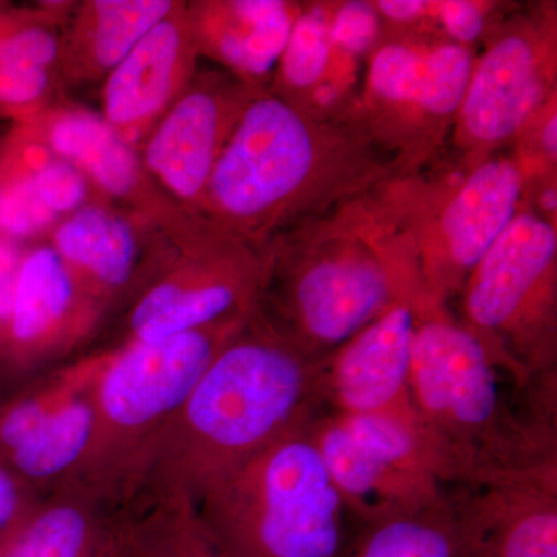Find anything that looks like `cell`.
<instances>
[{"instance_id":"1f68e13d","label":"cell","mask_w":557,"mask_h":557,"mask_svg":"<svg viewBox=\"0 0 557 557\" xmlns=\"http://www.w3.org/2000/svg\"><path fill=\"white\" fill-rule=\"evenodd\" d=\"M25 248L9 237L0 236V354L9 335L14 288Z\"/></svg>"},{"instance_id":"484cf974","label":"cell","mask_w":557,"mask_h":557,"mask_svg":"<svg viewBox=\"0 0 557 557\" xmlns=\"http://www.w3.org/2000/svg\"><path fill=\"white\" fill-rule=\"evenodd\" d=\"M332 65L329 7H300L267 90L282 100L300 106L314 87L330 78Z\"/></svg>"},{"instance_id":"603a6c76","label":"cell","mask_w":557,"mask_h":557,"mask_svg":"<svg viewBox=\"0 0 557 557\" xmlns=\"http://www.w3.org/2000/svg\"><path fill=\"white\" fill-rule=\"evenodd\" d=\"M94 387L95 383L39 418L0 454V461L39 496L78 478L94 437Z\"/></svg>"},{"instance_id":"f546056e","label":"cell","mask_w":557,"mask_h":557,"mask_svg":"<svg viewBox=\"0 0 557 557\" xmlns=\"http://www.w3.org/2000/svg\"><path fill=\"white\" fill-rule=\"evenodd\" d=\"M432 13L437 17L446 38L469 47L482 38L486 30L487 10L479 2L445 0L432 2Z\"/></svg>"},{"instance_id":"30bf717a","label":"cell","mask_w":557,"mask_h":557,"mask_svg":"<svg viewBox=\"0 0 557 557\" xmlns=\"http://www.w3.org/2000/svg\"><path fill=\"white\" fill-rule=\"evenodd\" d=\"M527 177L515 159L479 161L418 207H392L409 234L424 296L449 306L480 260L519 214Z\"/></svg>"},{"instance_id":"e0dca14e","label":"cell","mask_w":557,"mask_h":557,"mask_svg":"<svg viewBox=\"0 0 557 557\" xmlns=\"http://www.w3.org/2000/svg\"><path fill=\"white\" fill-rule=\"evenodd\" d=\"M460 557H557V469L461 487Z\"/></svg>"},{"instance_id":"8992f818","label":"cell","mask_w":557,"mask_h":557,"mask_svg":"<svg viewBox=\"0 0 557 557\" xmlns=\"http://www.w3.org/2000/svg\"><path fill=\"white\" fill-rule=\"evenodd\" d=\"M249 317L156 343L102 348L104 362L94 387V437L75 483L116 511L129 507L141 493L164 428Z\"/></svg>"},{"instance_id":"d6986e66","label":"cell","mask_w":557,"mask_h":557,"mask_svg":"<svg viewBox=\"0 0 557 557\" xmlns=\"http://www.w3.org/2000/svg\"><path fill=\"white\" fill-rule=\"evenodd\" d=\"M310 432L348 516L361 525L434 507L448 497L434 475L401 467L359 443L336 413L314 418Z\"/></svg>"},{"instance_id":"836d02e7","label":"cell","mask_w":557,"mask_h":557,"mask_svg":"<svg viewBox=\"0 0 557 557\" xmlns=\"http://www.w3.org/2000/svg\"><path fill=\"white\" fill-rule=\"evenodd\" d=\"M545 119L541 121V127H539V148H541L542 152L545 153V156L548 157V160H556V153H557V145H556V137H557V116H556V110L547 109L544 112Z\"/></svg>"},{"instance_id":"5b68a950","label":"cell","mask_w":557,"mask_h":557,"mask_svg":"<svg viewBox=\"0 0 557 557\" xmlns=\"http://www.w3.org/2000/svg\"><path fill=\"white\" fill-rule=\"evenodd\" d=\"M311 421L190 498L220 556L343 555L348 512L311 438Z\"/></svg>"},{"instance_id":"5bb4252c","label":"cell","mask_w":557,"mask_h":557,"mask_svg":"<svg viewBox=\"0 0 557 557\" xmlns=\"http://www.w3.org/2000/svg\"><path fill=\"white\" fill-rule=\"evenodd\" d=\"M423 300L399 295L379 318L322 361V398L338 416L417 417L410 366Z\"/></svg>"},{"instance_id":"7c38bea8","label":"cell","mask_w":557,"mask_h":557,"mask_svg":"<svg viewBox=\"0 0 557 557\" xmlns=\"http://www.w3.org/2000/svg\"><path fill=\"white\" fill-rule=\"evenodd\" d=\"M252 89L222 69L199 70L138 146L146 174L180 208L196 212Z\"/></svg>"},{"instance_id":"6da1fadb","label":"cell","mask_w":557,"mask_h":557,"mask_svg":"<svg viewBox=\"0 0 557 557\" xmlns=\"http://www.w3.org/2000/svg\"><path fill=\"white\" fill-rule=\"evenodd\" d=\"M383 156L354 121L313 115L265 90L242 113L196 214L263 252L359 199L386 172Z\"/></svg>"},{"instance_id":"ba28073f","label":"cell","mask_w":557,"mask_h":557,"mask_svg":"<svg viewBox=\"0 0 557 557\" xmlns=\"http://www.w3.org/2000/svg\"><path fill=\"white\" fill-rule=\"evenodd\" d=\"M458 299L461 324L516 391L556 375L557 236L549 220L520 209Z\"/></svg>"},{"instance_id":"4fadbf2b","label":"cell","mask_w":557,"mask_h":557,"mask_svg":"<svg viewBox=\"0 0 557 557\" xmlns=\"http://www.w3.org/2000/svg\"><path fill=\"white\" fill-rule=\"evenodd\" d=\"M108 313L49 242L28 245L17 271L0 376L27 379L65 361L89 343Z\"/></svg>"},{"instance_id":"4dcf8cb0","label":"cell","mask_w":557,"mask_h":557,"mask_svg":"<svg viewBox=\"0 0 557 557\" xmlns=\"http://www.w3.org/2000/svg\"><path fill=\"white\" fill-rule=\"evenodd\" d=\"M40 497L0 461V541L30 515Z\"/></svg>"},{"instance_id":"ac0fdd59","label":"cell","mask_w":557,"mask_h":557,"mask_svg":"<svg viewBox=\"0 0 557 557\" xmlns=\"http://www.w3.org/2000/svg\"><path fill=\"white\" fill-rule=\"evenodd\" d=\"M160 223L95 200L62 219L47 242L87 292L110 310L123 304L137 284Z\"/></svg>"},{"instance_id":"e575fe53","label":"cell","mask_w":557,"mask_h":557,"mask_svg":"<svg viewBox=\"0 0 557 557\" xmlns=\"http://www.w3.org/2000/svg\"><path fill=\"white\" fill-rule=\"evenodd\" d=\"M5 5H7L5 2H0V20H2V13H3V9H5Z\"/></svg>"},{"instance_id":"d6a6232c","label":"cell","mask_w":557,"mask_h":557,"mask_svg":"<svg viewBox=\"0 0 557 557\" xmlns=\"http://www.w3.org/2000/svg\"><path fill=\"white\" fill-rule=\"evenodd\" d=\"M381 20L397 22L401 25H413L426 20L431 13L432 2L423 0H381L375 3Z\"/></svg>"},{"instance_id":"f1b7e54d","label":"cell","mask_w":557,"mask_h":557,"mask_svg":"<svg viewBox=\"0 0 557 557\" xmlns=\"http://www.w3.org/2000/svg\"><path fill=\"white\" fill-rule=\"evenodd\" d=\"M381 16L375 5L344 2L329 9V35L333 57L355 61L379 46Z\"/></svg>"},{"instance_id":"9a60e30c","label":"cell","mask_w":557,"mask_h":557,"mask_svg":"<svg viewBox=\"0 0 557 557\" xmlns=\"http://www.w3.org/2000/svg\"><path fill=\"white\" fill-rule=\"evenodd\" d=\"M25 126L33 131L36 146L83 172L97 196L113 207L153 222L182 211L146 174L137 146L113 129L101 113L54 104Z\"/></svg>"},{"instance_id":"83f0119b","label":"cell","mask_w":557,"mask_h":557,"mask_svg":"<svg viewBox=\"0 0 557 557\" xmlns=\"http://www.w3.org/2000/svg\"><path fill=\"white\" fill-rule=\"evenodd\" d=\"M62 87L60 73L53 69L0 62V116L30 124L53 108Z\"/></svg>"},{"instance_id":"7a4b0ae2","label":"cell","mask_w":557,"mask_h":557,"mask_svg":"<svg viewBox=\"0 0 557 557\" xmlns=\"http://www.w3.org/2000/svg\"><path fill=\"white\" fill-rule=\"evenodd\" d=\"M322 361L260 313L222 347L160 435L146 490L189 498L324 409ZM139 493V494H141Z\"/></svg>"},{"instance_id":"d4e9b609","label":"cell","mask_w":557,"mask_h":557,"mask_svg":"<svg viewBox=\"0 0 557 557\" xmlns=\"http://www.w3.org/2000/svg\"><path fill=\"white\" fill-rule=\"evenodd\" d=\"M341 557H460L453 496L434 507L361 525Z\"/></svg>"},{"instance_id":"9c48e42d","label":"cell","mask_w":557,"mask_h":557,"mask_svg":"<svg viewBox=\"0 0 557 557\" xmlns=\"http://www.w3.org/2000/svg\"><path fill=\"white\" fill-rule=\"evenodd\" d=\"M474 57L448 38L376 46L355 123L397 160L424 159L454 129Z\"/></svg>"},{"instance_id":"d590c367","label":"cell","mask_w":557,"mask_h":557,"mask_svg":"<svg viewBox=\"0 0 557 557\" xmlns=\"http://www.w3.org/2000/svg\"><path fill=\"white\" fill-rule=\"evenodd\" d=\"M0 186H2V180H0Z\"/></svg>"},{"instance_id":"2e32d148","label":"cell","mask_w":557,"mask_h":557,"mask_svg":"<svg viewBox=\"0 0 557 557\" xmlns=\"http://www.w3.org/2000/svg\"><path fill=\"white\" fill-rule=\"evenodd\" d=\"M199 60L188 2L177 0L102 81V119L138 148L189 86Z\"/></svg>"},{"instance_id":"7402d4cb","label":"cell","mask_w":557,"mask_h":557,"mask_svg":"<svg viewBox=\"0 0 557 557\" xmlns=\"http://www.w3.org/2000/svg\"><path fill=\"white\" fill-rule=\"evenodd\" d=\"M177 0H83L62 27V86L102 83Z\"/></svg>"},{"instance_id":"277c9868","label":"cell","mask_w":557,"mask_h":557,"mask_svg":"<svg viewBox=\"0 0 557 557\" xmlns=\"http://www.w3.org/2000/svg\"><path fill=\"white\" fill-rule=\"evenodd\" d=\"M262 255L260 313L317 359L399 295H424L409 234L386 203L348 201L281 234Z\"/></svg>"},{"instance_id":"8fae6325","label":"cell","mask_w":557,"mask_h":557,"mask_svg":"<svg viewBox=\"0 0 557 557\" xmlns=\"http://www.w3.org/2000/svg\"><path fill=\"white\" fill-rule=\"evenodd\" d=\"M555 49V30L547 24L516 21L474 61L453 129L472 164L518 137L547 106Z\"/></svg>"},{"instance_id":"cb8c5ba5","label":"cell","mask_w":557,"mask_h":557,"mask_svg":"<svg viewBox=\"0 0 557 557\" xmlns=\"http://www.w3.org/2000/svg\"><path fill=\"white\" fill-rule=\"evenodd\" d=\"M121 557H222L182 491L146 490L120 511Z\"/></svg>"},{"instance_id":"44dd1931","label":"cell","mask_w":557,"mask_h":557,"mask_svg":"<svg viewBox=\"0 0 557 557\" xmlns=\"http://www.w3.org/2000/svg\"><path fill=\"white\" fill-rule=\"evenodd\" d=\"M0 557H121L120 511L79 483L58 487L0 541Z\"/></svg>"},{"instance_id":"ffe728a7","label":"cell","mask_w":557,"mask_h":557,"mask_svg":"<svg viewBox=\"0 0 557 557\" xmlns=\"http://www.w3.org/2000/svg\"><path fill=\"white\" fill-rule=\"evenodd\" d=\"M299 11L284 0L188 2L200 58L258 90L269 89Z\"/></svg>"},{"instance_id":"3957f363","label":"cell","mask_w":557,"mask_h":557,"mask_svg":"<svg viewBox=\"0 0 557 557\" xmlns=\"http://www.w3.org/2000/svg\"><path fill=\"white\" fill-rule=\"evenodd\" d=\"M502 375L448 306H420L410 398L443 485L478 487L557 469V387L527 388L518 406Z\"/></svg>"},{"instance_id":"52a82bcc","label":"cell","mask_w":557,"mask_h":557,"mask_svg":"<svg viewBox=\"0 0 557 557\" xmlns=\"http://www.w3.org/2000/svg\"><path fill=\"white\" fill-rule=\"evenodd\" d=\"M263 273L259 249L183 209L160 223L141 276L123 300L119 338L106 348L248 317L258 309Z\"/></svg>"},{"instance_id":"4316f807","label":"cell","mask_w":557,"mask_h":557,"mask_svg":"<svg viewBox=\"0 0 557 557\" xmlns=\"http://www.w3.org/2000/svg\"><path fill=\"white\" fill-rule=\"evenodd\" d=\"M22 177L54 225L91 201L101 200L83 172L46 150Z\"/></svg>"}]
</instances>
